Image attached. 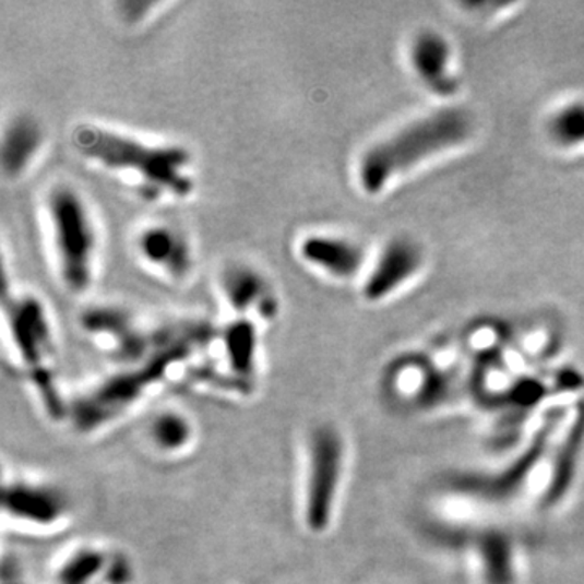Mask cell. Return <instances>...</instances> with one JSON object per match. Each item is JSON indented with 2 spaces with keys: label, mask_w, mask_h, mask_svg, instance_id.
Instances as JSON below:
<instances>
[{
  "label": "cell",
  "mask_w": 584,
  "mask_h": 584,
  "mask_svg": "<svg viewBox=\"0 0 584 584\" xmlns=\"http://www.w3.org/2000/svg\"><path fill=\"white\" fill-rule=\"evenodd\" d=\"M213 338H216V333L206 323H179L171 329L162 330L158 346L145 360L123 367L82 398L70 403L67 417L73 420L80 432L103 430V427L139 408L169 379L172 366L189 359Z\"/></svg>",
  "instance_id": "6da1fadb"
},
{
  "label": "cell",
  "mask_w": 584,
  "mask_h": 584,
  "mask_svg": "<svg viewBox=\"0 0 584 584\" xmlns=\"http://www.w3.org/2000/svg\"><path fill=\"white\" fill-rule=\"evenodd\" d=\"M73 143L96 165L111 171L132 172L156 192L183 196L195 187L189 172L192 156L183 146L143 142L98 126L76 129Z\"/></svg>",
  "instance_id": "7a4b0ae2"
},
{
  "label": "cell",
  "mask_w": 584,
  "mask_h": 584,
  "mask_svg": "<svg viewBox=\"0 0 584 584\" xmlns=\"http://www.w3.org/2000/svg\"><path fill=\"white\" fill-rule=\"evenodd\" d=\"M299 519L312 536H325L338 519L349 463L345 433L332 422L307 430L300 452Z\"/></svg>",
  "instance_id": "3957f363"
},
{
  "label": "cell",
  "mask_w": 584,
  "mask_h": 584,
  "mask_svg": "<svg viewBox=\"0 0 584 584\" xmlns=\"http://www.w3.org/2000/svg\"><path fill=\"white\" fill-rule=\"evenodd\" d=\"M469 133L470 119L460 109H446L413 123L366 152L357 169L360 187L367 193L382 192L392 177L436 153L460 145Z\"/></svg>",
  "instance_id": "277c9868"
},
{
  "label": "cell",
  "mask_w": 584,
  "mask_h": 584,
  "mask_svg": "<svg viewBox=\"0 0 584 584\" xmlns=\"http://www.w3.org/2000/svg\"><path fill=\"white\" fill-rule=\"evenodd\" d=\"M3 309L13 354L25 379L41 400L43 409L51 414L52 419H65L69 405L60 400L55 383V333L45 306L38 297L23 294L7 297Z\"/></svg>",
  "instance_id": "5b68a950"
},
{
  "label": "cell",
  "mask_w": 584,
  "mask_h": 584,
  "mask_svg": "<svg viewBox=\"0 0 584 584\" xmlns=\"http://www.w3.org/2000/svg\"><path fill=\"white\" fill-rule=\"evenodd\" d=\"M46 213L60 282L70 293H85L95 275L98 252V234L92 212L75 189L58 186L48 193Z\"/></svg>",
  "instance_id": "8992f818"
},
{
  "label": "cell",
  "mask_w": 584,
  "mask_h": 584,
  "mask_svg": "<svg viewBox=\"0 0 584 584\" xmlns=\"http://www.w3.org/2000/svg\"><path fill=\"white\" fill-rule=\"evenodd\" d=\"M563 417L562 414L547 416L534 430L522 453L496 473L453 474L446 480L449 492L456 499L482 506H505L522 499L533 486L534 477L539 476L540 470H546L550 446Z\"/></svg>",
  "instance_id": "52a82bcc"
},
{
  "label": "cell",
  "mask_w": 584,
  "mask_h": 584,
  "mask_svg": "<svg viewBox=\"0 0 584 584\" xmlns=\"http://www.w3.org/2000/svg\"><path fill=\"white\" fill-rule=\"evenodd\" d=\"M3 525L23 534L46 536L65 529L72 522L69 493L45 477L12 474L3 479Z\"/></svg>",
  "instance_id": "ba28073f"
},
{
  "label": "cell",
  "mask_w": 584,
  "mask_h": 584,
  "mask_svg": "<svg viewBox=\"0 0 584 584\" xmlns=\"http://www.w3.org/2000/svg\"><path fill=\"white\" fill-rule=\"evenodd\" d=\"M584 453V403L563 417L547 458L539 506L546 512L557 509L570 496Z\"/></svg>",
  "instance_id": "9c48e42d"
},
{
  "label": "cell",
  "mask_w": 584,
  "mask_h": 584,
  "mask_svg": "<svg viewBox=\"0 0 584 584\" xmlns=\"http://www.w3.org/2000/svg\"><path fill=\"white\" fill-rule=\"evenodd\" d=\"M148 449L163 460H180L195 450L199 427L189 413L179 408L159 409L145 429Z\"/></svg>",
  "instance_id": "30bf717a"
},
{
  "label": "cell",
  "mask_w": 584,
  "mask_h": 584,
  "mask_svg": "<svg viewBox=\"0 0 584 584\" xmlns=\"http://www.w3.org/2000/svg\"><path fill=\"white\" fill-rule=\"evenodd\" d=\"M473 556L482 584H519L520 567L515 544L499 529H486L473 539Z\"/></svg>",
  "instance_id": "8fae6325"
},
{
  "label": "cell",
  "mask_w": 584,
  "mask_h": 584,
  "mask_svg": "<svg viewBox=\"0 0 584 584\" xmlns=\"http://www.w3.org/2000/svg\"><path fill=\"white\" fill-rule=\"evenodd\" d=\"M422 265V253L416 243L408 239L393 240L389 243L376 269L363 285L362 294L367 300H380L386 294L395 291L400 285L408 282L410 276Z\"/></svg>",
  "instance_id": "7c38bea8"
},
{
  "label": "cell",
  "mask_w": 584,
  "mask_h": 584,
  "mask_svg": "<svg viewBox=\"0 0 584 584\" xmlns=\"http://www.w3.org/2000/svg\"><path fill=\"white\" fill-rule=\"evenodd\" d=\"M297 249L303 262L335 278H350L362 265L363 253L356 243L330 234H310Z\"/></svg>",
  "instance_id": "4fadbf2b"
},
{
  "label": "cell",
  "mask_w": 584,
  "mask_h": 584,
  "mask_svg": "<svg viewBox=\"0 0 584 584\" xmlns=\"http://www.w3.org/2000/svg\"><path fill=\"white\" fill-rule=\"evenodd\" d=\"M136 249L145 262L165 270L172 278H183L192 266L186 237L171 226H150L140 233Z\"/></svg>",
  "instance_id": "5bb4252c"
},
{
  "label": "cell",
  "mask_w": 584,
  "mask_h": 584,
  "mask_svg": "<svg viewBox=\"0 0 584 584\" xmlns=\"http://www.w3.org/2000/svg\"><path fill=\"white\" fill-rule=\"evenodd\" d=\"M222 289L226 302L236 313L259 310L272 319L276 312V300L263 276L247 265H233L222 276Z\"/></svg>",
  "instance_id": "9a60e30c"
},
{
  "label": "cell",
  "mask_w": 584,
  "mask_h": 584,
  "mask_svg": "<svg viewBox=\"0 0 584 584\" xmlns=\"http://www.w3.org/2000/svg\"><path fill=\"white\" fill-rule=\"evenodd\" d=\"M223 349L236 382L249 389L259 366V330L249 320H237L222 333Z\"/></svg>",
  "instance_id": "2e32d148"
},
{
  "label": "cell",
  "mask_w": 584,
  "mask_h": 584,
  "mask_svg": "<svg viewBox=\"0 0 584 584\" xmlns=\"http://www.w3.org/2000/svg\"><path fill=\"white\" fill-rule=\"evenodd\" d=\"M414 69L427 83L437 90H450L449 59L450 49L445 39L436 33H424L414 41L413 52Z\"/></svg>",
  "instance_id": "e0dca14e"
},
{
  "label": "cell",
  "mask_w": 584,
  "mask_h": 584,
  "mask_svg": "<svg viewBox=\"0 0 584 584\" xmlns=\"http://www.w3.org/2000/svg\"><path fill=\"white\" fill-rule=\"evenodd\" d=\"M39 145V130L28 119L12 122L3 136V168L10 175L23 171Z\"/></svg>",
  "instance_id": "ac0fdd59"
},
{
  "label": "cell",
  "mask_w": 584,
  "mask_h": 584,
  "mask_svg": "<svg viewBox=\"0 0 584 584\" xmlns=\"http://www.w3.org/2000/svg\"><path fill=\"white\" fill-rule=\"evenodd\" d=\"M550 133L562 145L584 143V103L567 106L550 122Z\"/></svg>",
  "instance_id": "d6986e66"
},
{
  "label": "cell",
  "mask_w": 584,
  "mask_h": 584,
  "mask_svg": "<svg viewBox=\"0 0 584 584\" xmlns=\"http://www.w3.org/2000/svg\"><path fill=\"white\" fill-rule=\"evenodd\" d=\"M2 584H29L25 569L20 565L19 560L3 557Z\"/></svg>",
  "instance_id": "ffe728a7"
}]
</instances>
